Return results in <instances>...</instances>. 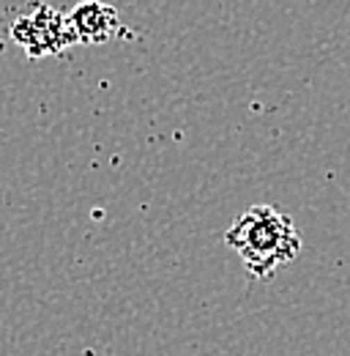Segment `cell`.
I'll use <instances>...</instances> for the list:
<instances>
[{"instance_id":"6da1fadb","label":"cell","mask_w":350,"mask_h":356,"mask_svg":"<svg viewBox=\"0 0 350 356\" xmlns=\"http://www.w3.org/2000/svg\"><path fill=\"white\" fill-rule=\"evenodd\" d=\"M224 244L258 280H271L279 268L290 266L301 252V236L293 220L268 203L247 209L227 227Z\"/></svg>"},{"instance_id":"7a4b0ae2","label":"cell","mask_w":350,"mask_h":356,"mask_svg":"<svg viewBox=\"0 0 350 356\" xmlns=\"http://www.w3.org/2000/svg\"><path fill=\"white\" fill-rule=\"evenodd\" d=\"M11 39L28 58H52L77 44L74 28L66 14L47 3H33V8L11 22Z\"/></svg>"},{"instance_id":"3957f363","label":"cell","mask_w":350,"mask_h":356,"mask_svg":"<svg viewBox=\"0 0 350 356\" xmlns=\"http://www.w3.org/2000/svg\"><path fill=\"white\" fill-rule=\"evenodd\" d=\"M66 17L74 28L77 44H104L121 33L118 8L104 0H83Z\"/></svg>"}]
</instances>
